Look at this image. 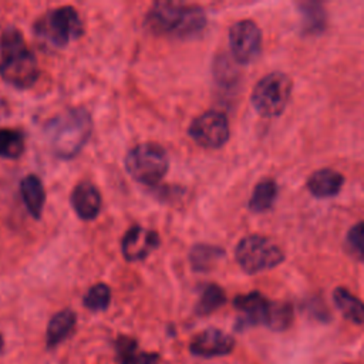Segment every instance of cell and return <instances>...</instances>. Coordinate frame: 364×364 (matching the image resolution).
<instances>
[{
    "label": "cell",
    "mask_w": 364,
    "mask_h": 364,
    "mask_svg": "<svg viewBox=\"0 0 364 364\" xmlns=\"http://www.w3.org/2000/svg\"><path fill=\"white\" fill-rule=\"evenodd\" d=\"M145 26L158 36L189 38L205 28L206 16L199 6L179 1H155L146 13Z\"/></svg>",
    "instance_id": "cell-1"
},
{
    "label": "cell",
    "mask_w": 364,
    "mask_h": 364,
    "mask_svg": "<svg viewBox=\"0 0 364 364\" xmlns=\"http://www.w3.org/2000/svg\"><path fill=\"white\" fill-rule=\"evenodd\" d=\"M91 131V115L81 107L55 115L44 127L46 139L53 154L61 159L74 158L88 141Z\"/></svg>",
    "instance_id": "cell-2"
},
{
    "label": "cell",
    "mask_w": 364,
    "mask_h": 364,
    "mask_svg": "<svg viewBox=\"0 0 364 364\" xmlns=\"http://www.w3.org/2000/svg\"><path fill=\"white\" fill-rule=\"evenodd\" d=\"M0 75L6 82L24 90L37 81L40 75L38 63L27 48L20 30L14 27L4 30L0 40Z\"/></svg>",
    "instance_id": "cell-3"
},
{
    "label": "cell",
    "mask_w": 364,
    "mask_h": 364,
    "mask_svg": "<svg viewBox=\"0 0 364 364\" xmlns=\"http://www.w3.org/2000/svg\"><path fill=\"white\" fill-rule=\"evenodd\" d=\"M36 37L46 44L64 47L84 33V24L78 11L70 6L50 10L34 26Z\"/></svg>",
    "instance_id": "cell-4"
},
{
    "label": "cell",
    "mask_w": 364,
    "mask_h": 364,
    "mask_svg": "<svg viewBox=\"0 0 364 364\" xmlns=\"http://www.w3.org/2000/svg\"><path fill=\"white\" fill-rule=\"evenodd\" d=\"M169 159L165 149L155 142H144L128 151L125 156L127 172L145 185L158 183L166 173Z\"/></svg>",
    "instance_id": "cell-5"
},
{
    "label": "cell",
    "mask_w": 364,
    "mask_h": 364,
    "mask_svg": "<svg viewBox=\"0 0 364 364\" xmlns=\"http://www.w3.org/2000/svg\"><path fill=\"white\" fill-rule=\"evenodd\" d=\"M291 95V80L283 73H270L260 78L252 91V105L262 117L280 115Z\"/></svg>",
    "instance_id": "cell-6"
},
{
    "label": "cell",
    "mask_w": 364,
    "mask_h": 364,
    "mask_svg": "<svg viewBox=\"0 0 364 364\" xmlns=\"http://www.w3.org/2000/svg\"><path fill=\"white\" fill-rule=\"evenodd\" d=\"M235 257L245 272L253 274L279 266L284 255L270 239L260 235H250L237 243Z\"/></svg>",
    "instance_id": "cell-7"
},
{
    "label": "cell",
    "mask_w": 364,
    "mask_h": 364,
    "mask_svg": "<svg viewBox=\"0 0 364 364\" xmlns=\"http://www.w3.org/2000/svg\"><path fill=\"white\" fill-rule=\"evenodd\" d=\"M229 121L219 111H206L196 117L188 129L189 136L203 148H220L229 139Z\"/></svg>",
    "instance_id": "cell-8"
},
{
    "label": "cell",
    "mask_w": 364,
    "mask_h": 364,
    "mask_svg": "<svg viewBox=\"0 0 364 364\" xmlns=\"http://www.w3.org/2000/svg\"><path fill=\"white\" fill-rule=\"evenodd\" d=\"M229 46L235 60L249 64L257 58L262 48L260 28L252 20L236 21L229 30Z\"/></svg>",
    "instance_id": "cell-9"
},
{
    "label": "cell",
    "mask_w": 364,
    "mask_h": 364,
    "mask_svg": "<svg viewBox=\"0 0 364 364\" xmlns=\"http://www.w3.org/2000/svg\"><path fill=\"white\" fill-rule=\"evenodd\" d=\"M159 243L161 239L155 230L135 225L124 235L121 250L128 262H139L148 257Z\"/></svg>",
    "instance_id": "cell-10"
},
{
    "label": "cell",
    "mask_w": 364,
    "mask_h": 364,
    "mask_svg": "<svg viewBox=\"0 0 364 364\" xmlns=\"http://www.w3.org/2000/svg\"><path fill=\"white\" fill-rule=\"evenodd\" d=\"M233 347V337L219 328H206L198 333L189 343V351L203 358L226 355L232 353Z\"/></svg>",
    "instance_id": "cell-11"
},
{
    "label": "cell",
    "mask_w": 364,
    "mask_h": 364,
    "mask_svg": "<svg viewBox=\"0 0 364 364\" xmlns=\"http://www.w3.org/2000/svg\"><path fill=\"white\" fill-rule=\"evenodd\" d=\"M71 205L82 220H92L101 210V193L91 182H80L71 193Z\"/></svg>",
    "instance_id": "cell-12"
},
{
    "label": "cell",
    "mask_w": 364,
    "mask_h": 364,
    "mask_svg": "<svg viewBox=\"0 0 364 364\" xmlns=\"http://www.w3.org/2000/svg\"><path fill=\"white\" fill-rule=\"evenodd\" d=\"M233 306L242 313V321L247 326L266 324L270 301L259 291H250L247 294L236 296Z\"/></svg>",
    "instance_id": "cell-13"
},
{
    "label": "cell",
    "mask_w": 364,
    "mask_h": 364,
    "mask_svg": "<svg viewBox=\"0 0 364 364\" xmlns=\"http://www.w3.org/2000/svg\"><path fill=\"white\" fill-rule=\"evenodd\" d=\"M77 314L71 309H64L55 313L47 326L46 331V344L48 348L57 347L63 343L75 328Z\"/></svg>",
    "instance_id": "cell-14"
},
{
    "label": "cell",
    "mask_w": 364,
    "mask_h": 364,
    "mask_svg": "<svg viewBox=\"0 0 364 364\" xmlns=\"http://www.w3.org/2000/svg\"><path fill=\"white\" fill-rule=\"evenodd\" d=\"M20 192L30 215L34 219H40L46 202V191L41 179L34 173L24 176L20 182Z\"/></svg>",
    "instance_id": "cell-15"
},
{
    "label": "cell",
    "mask_w": 364,
    "mask_h": 364,
    "mask_svg": "<svg viewBox=\"0 0 364 364\" xmlns=\"http://www.w3.org/2000/svg\"><path fill=\"white\" fill-rule=\"evenodd\" d=\"M343 176L334 169H318L307 181L309 191L317 198H330L340 192Z\"/></svg>",
    "instance_id": "cell-16"
},
{
    "label": "cell",
    "mask_w": 364,
    "mask_h": 364,
    "mask_svg": "<svg viewBox=\"0 0 364 364\" xmlns=\"http://www.w3.org/2000/svg\"><path fill=\"white\" fill-rule=\"evenodd\" d=\"M115 350L119 364H158L159 361L156 353L139 350L136 340L128 336H119L117 338Z\"/></svg>",
    "instance_id": "cell-17"
},
{
    "label": "cell",
    "mask_w": 364,
    "mask_h": 364,
    "mask_svg": "<svg viewBox=\"0 0 364 364\" xmlns=\"http://www.w3.org/2000/svg\"><path fill=\"white\" fill-rule=\"evenodd\" d=\"M333 300L347 320L355 324H364V303L360 299H357L348 290L337 287L333 293Z\"/></svg>",
    "instance_id": "cell-18"
},
{
    "label": "cell",
    "mask_w": 364,
    "mask_h": 364,
    "mask_svg": "<svg viewBox=\"0 0 364 364\" xmlns=\"http://www.w3.org/2000/svg\"><path fill=\"white\" fill-rule=\"evenodd\" d=\"M223 256V249L199 243L195 245L189 252V262L198 272H206L215 266V263Z\"/></svg>",
    "instance_id": "cell-19"
},
{
    "label": "cell",
    "mask_w": 364,
    "mask_h": 364,
    "mask_svg": "<svg viewBox=\"0 0 364 364\" xmlns=\"http://www.w3.org/2000/svg\"><path fill=\"white\" fill-rule=\"evenodd\" d=\"M277 195V185L273 179H262L253 189L249 208L253 212H264L272 208Z\"/></svg>",
    "instance_id": "cell-20"
},
{
    "label": "cell",
    "mask_w": 364,
    "mask_h": 364,
    "mask_svg": "<svg viewBox=\"0 0 364 364\" xmlns=\"http://www.w3.org/2000/svg\"><path fill=\"white\" fill-rule=\"evenodd\" d=\"M226 301V294L222 287H219L215 283L208 284L203 290L202 294L195 306V311L199 316H208L222 307Z\"/></svg>",
    "instance_id": "cell-21"
},
{
    "label": "cell",
    "mask_w": 364,
    "mask_h": 364,
    "mask_svg": "<svg viewBox=\"0 0 364 364\" xmlns=\"http://www.w3.org/2000/svg\"><path fill=\"white\" fill-rule=\"evenodd\" d=\"M24 152V136L20 131L0 128V156L16 159Z\"/></svg>",
    "instance_id": "cell-22"
},
{
    "label": "cell",
    "mask_w": 364,
    "mask_h": 364,
    "mask_svg": "<svg viewBox=\"0 0 364 364\" xmlns=\"http://www.w3.org/2000/svg\"><path fill=\"white\" fill-rule=\"evenodd\" d=\"M293 320V309L286 301H270L266 326L272 330H284Z\"/></svg>",
    "instance_id": "cell-23"
},
{
    "label": "cell",
    "mask_w": 364,
    "mask_h": 364,
    "mask_svg": "<svg viewBox=\"0 0 364 364\" xmlns=\"http://www.w3.org/2000/svg\"><path fill=\"white\" fill-rule=\"evenodd\" d=\"M111 301V290L105 283H97L88 289L82 303L91 311H104Z\"/></svg>",
    "instance_id": "cell-24"
},
{
    "label": "cell",
    "mask_w": 364,
    "mask_h": 364,
    "mask_svg": "<svg viewBox=\"0 0 364 364\" xmlns=\"http://www.w3.org/2000/svg\"><path fill=\"white\" fill-rule=\"evenodd\" d=\"M347 247L355 259L364 262V220L355 223L348 230Z\"/></svg>",
    "instance_id": "cell-25"
},
{
    "label": "cell",
    "mask_w": 364,
    "mask_h": 364,
    "mask_svg": "<svg viewBox=\"0 0 364 364\" xmlns=\"http://www.w3.org/2000/svg\"><path fill=\"white\" fill-rule=\"evenodd\" d=\"M303 16L306 18V24L309 28H318L324 24V13L323 9L316 3H304L303 4Z\"/></svg>",
    "instance_id": "cell-26"
},
{
    "label": "cell",
    "mask_w": 364,
    "mask_h": 364,
    "mask_svg": "<svg viewBox=\"0 0 364 364\" xmlns=\"http://www.w3.org/2000/svg\"><path fill=\"white\" fill-rule=\"evenodd\" d=\"M3 347H4V340H3V337L0 334V351H3Z\"/></svg>",
    "instance_id": "cell-27"
}]
</instances>
